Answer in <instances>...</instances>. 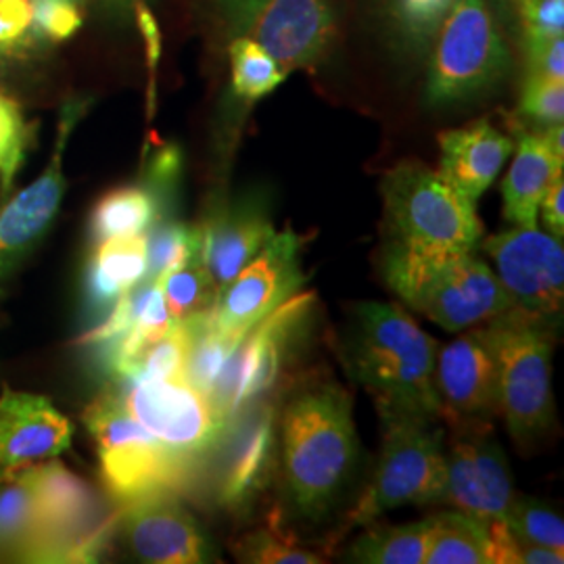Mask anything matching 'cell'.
<instances>
[{
	"label": "cell",
	"instance_id": "1",
	"mask_svg": "<svg viewBox=\"0 0 564 564\" xmlns=\"http://www.w3.org/2000/svg\"><path fill=\"white\" fill-rule=\"evenodd\" d=\"M437 341L398 303L356 305L345 360L379 412L431 414L444 421L435 389Z\"/></svg>",
	"mask_w": 564,
	"mask_h": 564
},
{
	"label": "cell",
	"instance_id": "2",
	"mask_svg": "<svg viewBox=\"0 0 564 564\" xmlns=\"http://www.w3.org/2000/svg\"><path fill=\"white\" fill-rule=\"evenodd\" d=\"M282 473L295 508L321 517L337 500L356 463L351 398L339 384L300 389L282 410Z\"/></svg>",
	"mask_w": 564,
	"mask_h": 564
},
{
	"label": "cell",
	"instance_id": "3",
	"mask_svg": "<svg viewBox=\"0 0 564 564\" xmlns=\"http://www.w3.org/2000/svg\"><path fill=\"white\" fill-rule=\"evenodd\" d=\"M384 251L440 258L477 251L484 224L470 202L440 170L408 160L384 174Z\"/></svg>",
	"mask_w": 564,
	"mask_h": 564
},
{
	"label": "cell",
	"instance_id": "4",
	"mask_svg": "<svg viewBox=\"0 0 564 564\" xmlns=\"http://www.w3.org/2000/svg\"><path fill=\"white\" fill-rule=\"evenodd\" d=\"M383 272L405 305L447 333L481 326L514 307L505 284L475 251L440 258L383 251Z\"/></svg>",
	"mask_w": 564,
	"mask_h": 564
},
{
	"label": "cell",
	"instance_id": "5",
	"mask_svg": "<svg viewBox=\"0 0 564 564\" xmlns=\"http://www.w3.org/2000/svg\"><path fill=\"white\" fill-rule=\"evenodd\" d=\"M101 464V479L118 508L151 496L186 491L197 464L184 460L158 442L123 405L120 391L109 389L84 412Z\"/></svg>",
	"mask_w": 564,
	"mask_h": 564
},
{
	"label": "cell",
	"instance_id": "6",
	"mask_svg": "<svg viewBox=\"0 0 564 564\" xmlns=\"http://www.w3.org/2000/svg\"><path fill=\"white\" fill-rule=\"evenodd\" d=\"M379 416L383 421L381 456L372 481L349 514V524L375 523L402 506L444 502V421L414 412H379Z\"/></svg>",
	"mask_w": 564,
	"mask_h": 564
},
{
	"label": "cell",
	"instance_id": "7",
	"mask_svg": "<svg viewBox=\"0 0 564 564\" xmlns=\"http://www.w3.org/2000/svg\"><path fill=\"white\" fill-rule=\"evenodd\" d=\"M512 55L489 0H454L429 53L424 101L433 107L477 99L505 80Z\"/></svg>",
	"mask_w": 564,
	"mask_h": 564
},
{
	"label": "cell",
	"instance_id": "8",
	"mask_svg": "<svg viewBox=\"0 0 564 564\" xmlns=\"http://www.w3.org/2000/svg\"><path fill=\"white\" fill-rule=\"evenodd\" d=\"M485 328L498 358L500 416L517 444L533 442L554 421L552 324L512 307Z\"/></svg>",
	"mask_w": 564,
	"mask_h": 564
},
{
	"label": "cell",
	"instance_id": "9",
	"mask_svg": "<svg viewBox=\"0 0 564 564\" xmlns=\"http://www.w3.org/2000/svg\"><path fill=\"white\" fill-rule=\"evenodd\" d=\"M36 540L30 563H93L109 542L120 510L107 512L97 489L53 460L34 466Z\"/></svg>",
	"mask_w": 564,
	"mask_h": 564
},
{
	"label": "cell",
	"instance_id": "10",
	"mask_svg": "<svg viewBox=\"0 0 564 564\" xmlns=\"http://www.w3.org/2000/svg\"><path fill=\"white\" fill-rule=\"evenodd\" d=\"M316 303V293H297L256 324L224 362L207 400L228 424L247 403L258 402L276 384L291 345Z\"/></svg>",
	"mask_w": 564,
	"mask_h": 564
},
{
	"label": "cell",
	"instance_id": "11",
	"mask_svg": "<svg viewBox=\"0 0 564 564\" xmlns=\"http://www.w3.org/2000/svg\"><path fill=\"white\" fill-rule=\"evenodd\" d=\"M120 393L126 410L184 460L199 464L218 447L226 423L207 395L182 377L132 381Z\"/></svg>",
	"mask_w": 564,
	"mask_h": 564
},
{
	"label": "cell",
	"instance_id": "12",
	"mask_svg": "<svg viewBox=\"0 0 564 564\" xmlns=\"http://www.w3.org/2000/svg\"><path fill=\"white\" fill-rule=\"evenodd\" d=\"M454 429L445 442L444 502L456 506L479 523H506L517 496L505 449L489 423H447Z\"/></svg>",
	"mask_w": 564,
	"mask_h": 564
},
{
	"label": "cell",
	"instance_id": "13",
	"mask_svg": "<svg viewBox=\"0 0 564 564\" xmlns=\"http://www.w3.org/2000/svg\"><path fill=\"white\" fill-rule=\"evenodd\" d=\"M303 284L302 237L284 228L218 291L214 318L224 333L241 341L268 314L302 293Z\"/></svg>",
	"mask_w": 564,
	"mask_h": 564
},
{
	"label": "cell",
	"instance_id": "14",
	"mask_svg": "<svg viewBox=\"0 0 564 564\" xmlns=\"http://www.w3.org/2000/svg\"><path fill=\"white\" fill-rule=\"evenodd\" d=\"M496 263V276L510 293L514 310L544 323H556L563 314V239L535 228L514 226L484 242Z\"/></svg>",
	"mask_w": 564,
	"mask_h": 564
},
{
	"label": "cell",
	"instance_id": "15",
	"mask_svg": "<svg viewBox=\"0 0 564 564\" xmlns=\"http://www.w3.org/2000/svg\"><path fill=\"white\" fill-rule=\"evenodd\" d=\"M216 473V498L235 517L247 514L268 489L279 456V419L274 403H247L226 424Z\"/></svg>",
	"mask_w": 564,
	"mask_h": 564
},
{
	"label": "cell",
	"instance_id": "16",
	"mask_svg": "<svg viewBox=\"0 0 564 564\" xmlns=\"http://www.w3.org/2000/svg\"><path fill=\"white\" fill-rule=\"evenodd\" d=\"M84 111V101L63 105L53 160L39 181L25 186L0 209V300L7 284L18 274L21 263L30 258L34 247L44 239L59 212L67 188L63 176V153Z\"/></svg>",
	"mask_w": 564,
	"mask_h": 564
},
{
	"label": "cell",
	"instance_id": "17",
	"mask_svg": "<svg viewBox=\"0 0 564 564\" xmlns=\"http://www.w3.org/2000/svg\"><path fill=\"white\" fill-rule=\"evenodd\" d=\"M435 389L444 423H491L500 416L498 358L485 324L440 347Z\"/></svg>",
	"mask_w": 564,
	"mask_h": 564
},
{
	"label": "cell",
	"instance_id": "18",
	"mask_svg": "<svg viewBox=\"0 0 564 564\" xmlns=\"http://www.w3.org/2000/svg\"><path fill=\"white\" fill-rule=\"evenodd\" d=\"M335 32L330 0H263L242 36L258 42L289 76L323 59Z\"/></svg>",
	"mask_w": 564,
	"mask_h": 564
},
{
	"label": "cell",
	"instance_id": "19",
	"mask_svg": "<svg viewBox=\"0 0 564 564\" xmlns=\"http://www.w3.org/2000/svg\"><path fill=\"white\" fill-rule=\"evenodd\" d=\"M123 538L142 563L199 564L216 552L178 496L162 494L120 510Z\"/></svg>",
	"mask_w": 564,
	"mask_h": 564
},
{
	"label": "cell",
	"instance_id": "20",
	"mask_svg": "<svg viewBox=\"0 0 564 564\" xmlns=\"http://www.w3.org/2000/svg\"><path fill=\"white\" fill-rule=\"evenodd\" d=\"M74 426L51 400L4 389L0 398V473L46 460L72 444Z\"/></svg>",
	"mask_w": 564,
	"mask_h": 564
},
{
	"label": "cell",
	"instance_id": "21",
	"mask_svg": "<svg viewBox=\"0 0 564 564\" xmlns=\"http://www.w3.org/2000/svg\"><path fill=\"white\" fill-rule=\"evenodd\" d=\"M202 260L218 291L251 262L274 237V226L256 202L223 203L199 226Z\"/></svg>",
	"mask_w": 564,
	"mask_h": 564
},
{
	"label": "cell",
	"instance_id": "22",
	"mask_svg": "<svg viewBox=\"0 0 564 564\" xmlns=\"http://www.w3.org/2000/svg\"><path fill=\"white\" fill-rule=\"evenodd\" d=\"M437 142L442 149V176L475 203L498 178L514 151V141L489 120L445 130Z\"/></svg>",
	"mask_w": 564,
	"mask_h": 564
},
{
	"label": "cell",
	"instance_id": "23",
	"mask_svg": "<svg viewBox=\"0 0 564 564\" xmlns=\"http://www.w3.org/2000/svg\"><path fill=\"white\" fill-rule=\"evenodd\" d=\"M514 160L502 184L505 218L521 228H535L540 205L550 184L563 176L564 163L545 147L538 130L519 128L514 142Z\"/></svg>",
	"mask_w": 564,
	"mask_h": 564
},
{
	"label": "cell",
	"instance_id": "24",
	"mask_svg": "<svg viewBox=\"0 0 564 564\" xmlns=\"http://www.w3.org/2000/svg\"><path fill=\"white\" fill-rule=\"evenodd\" d=\"M86 268L84 295L95 314H107L121 297L147 276L144 235L118 237L95 245Z\"/></svg>",
	"mask_w": 564,
	"mask_h": 564
},
{
	"label": "cell",
	"instance_id": "25",
	"mask_svg": "<svg viewBox=\"0 0 564 564\" xmlns=\"http://www.w3.org/2000/svg\"><path fill=\"white\" fill-rule=\"evenodd\" d=\"M167 203L149 184H128L105 193L95 205L88 235L93 245L118 237L144 235L153 224L165 218Z\"/></svg>",
	"mask_w": 564,
	"mask_h": 564
},
{
	"label": "cell",
	"instance_id": "26",
	"mask_svg": "<svg viewBox=\"0 0 564 564\" xmlns=\"http://www.w3.org/2000/svg\"><path fill=\"white\" fill-rule=\"evenodd\" d=\"M36 524L34 466L0 473V558L30 563Z\"/></svg>",
	"mask_w": 564,
	"mask_h": 564
},
{
	"label": "cell",
	"instance_id": "27",
	"mask_svg": "<svg viewBox=\"0 0 564 564\" xmlns=\"http://www.w3.org/2000/svg\"><path fill=\"white\" fill-rule=\"evenodd\" d=\"M424 564H496L489 527L460 510L433 517Z\"/></svg>",
	"mask_w": 564,
	"mask_h": 564
},
{
	"label": "cell",
	"instance_id": "28",
	"mask_svg": "<svg viewBox=\"0 0 564 564\" xmlns=\"http://www.w3.org/2000/svg\"><path fill=\"white\" fill-rule=\"evenodd\" d=\"M186 328V356L182 379L193 384L203 395L209 393L224 362L239 345V339L224 333L214 318V310L181 321Z\"/></svg>",
	"mask_w": 564,
	"mask_h": 564
},
{
	"label": "cell",
	"instance_id": "29",
	"mask_svg": "<svg viewBox=\"0 0 564 564\" xmlns=\"http://www.w3.org/2000/svg\"><path fill=\"white\" fill-rule=\"evenodd\" d=\"M454 0H377L391 42L408 57H426Z\"/></svg>",
	"mask_w": 564,
	"mask_h": 564
},
{
	"label": "cell",
	"instance_id": "30",
	"mask_svg": "<svg viewBox=\"0 0 564 564\" xmlns=\"http://www.w3.org/2000/svg\"><path fill=\"white\" fill-rule=\"evenodd\" d=\"M431 519L408 524H381L362 533L349 550V561L364 564H423Z\"/></svg>",
	"mask_w": 564,
	"mask_h": 564
},
{
	"label": "cell",
	"instance_id": "31",
	"mask_svg": "<svg viewBox=\"0 0 564 564\" xmlns=\"http://www.w3.org/2000/svg\"><path fill=\"white\" fill-rule=\"evenodd\" d=\"M158 281L174 323L214 310L218 300V284L203 263L202 253L165 272Z\"/></svg>",
	"mask_w": 564,
	"mask_h": 564
},
{
	"label": "cell",
	"instance_id": "32",
	"mask_svg": "<svg viewBox=\"0 0 564 564\" xmlns=\"http://www.w3.org/2000/svg\"><path fill=\"white\" fill-rule=\"evenodd\" d=\"M228 57L232 93L241 101H260L286 80L281 65L249 36H235L228 46Z\"/></svg>",
	"mask_w": 564,
	"mask_h": 564
},
{
	"label": "cell",
	"instance_id": "33",
	"mask_svg": "<svg viewBox=\"0 0 564 564\" xmlns=\"http://www.w3.org/2000/svg\"><path fill=\"white\" fill-rule=\"evenodd\" d=\"M147 241V276L160 279L165 272L202 253L199 226L191 228L178 220L162 218L149 228Z\"/></svg>",
	"mask_w": 564,
	"mask_h": 564
},
{
	"label": "cell",
	"instance_id": "34",
	"mask_svg": "<svg viewBox=\"0 0 564 564\" xmlns=\"http://www.w3.org/2000/svg\"><path fill=\"white\" fill-rule=\"evenodd\" d=\"M186 356V328L184 324L174 326L160 337L158 341L147 345L134 362L128 366L121 381H147V379H174L182 377Z\"/></svg>",
	"mask_w": 564,
	"mask_h": 564
},
{
	"label": "cell",
	"instance_id": "35",
	"mask_svg": "<svg viewBox=\"0 0 564 564\" xmlns=\"http://www.w3.org/2000/svg\"><path fill=\"white\" fill-rule=\"evenodd\" d=\"M505 524L517 538L564 554L563 519L538 500L514 496Z\"/></svg>",
	"mask_w": 564,
	"mask_h": 564
},
{
	"label": "cell",
	"instance_id": "36",
	"mask_svg": "<svg viewBox=\"0 0 564 564\" xmlns=\"http://www.w3.org/2000/svg\"><path fill=\"white\" fill-rule=\"evenodd\" d=\"M235 556L251 564H321L323 558L305 547L293 544L272 529H260L239 540Z\"/></svg>",
	"mask_w": 564,
	"mask_h": 564
},
{
	"label": "cell",
	"instance_id": "37",
	"mask_svg": "<svg viewBox=\"0 0 564 564\" xmlns=\"http://www.w3.org/2000/svg\"><path fill=\"white\" fill-rule=\"evenodd\" d=\"M32 128L23 121L20 105L0 90V176L2 197L9 193L30 144Z\"/></svg>",
	"mask_w": 564,
	"mask_h": 564
},
{
	"label": "cell",
	"instance_id": "38",
	"mask_svg": "<svg viewBox=\"0 0 564 564\" xmlns=\"http://www.w3.org/2000/svg\"><path fill=\"white\" fill-rule=\"evenodd\" d=\"M82 4L72 0H32L30 42L32 46L72 39L84 23Z\"/></svg>",
	"mask_w": 564,
	"mask_h": 564
},
{
	"label": "cell",
	"instance_id": "39",
	"mask_svg": "<svg viewBox=\"0 0 564 564\" xmlns=\"http://www.w3.org/2000/svg\"><path fill=\"white\" fill-rule=\"evenodd\" d=\"M514 11L521 21L524 53L563 39L564 0H521Z\"/></svg>",
	"mask_w": 564,
	"mask_h": 564
},
{
	"label": "cell",
	"instance_id": "40",
	"mask_svg": "<svg viewBox=\"0 0 564 564\" xmlns=\"http://www.w3.org/2000/svg\"><path fill=\"white\" fill-rule=\"evenodd\" d=\"M519 116L523 120L535 123L538 128L563 123L564 82L547 80L542 76L524 74Z\"/></svg>",
	"mask_w": 564,
	"mask_h": 564
},
{
	"label": "cell",
	"instance_id": "41",
	"mask_svg": "<svg viewBox=\"0 0 564 564\" xmlns=\"http://www.w3.org/2000/svg\"><path fill=\"white\" fill-rule=\"evenodd\" d=\"M32 0H0V59L34 48L30 42Z\"/></svg>",
	"mask_w": 564,
	"mask_h": 564
},
{
	"label": "cell",
	"instance_id": "42",
	"mask_svg": "<svg viewBox=\"0 0 564 564\" xmlns=\"http://www.w3.org/2000/svg\"><path fill=\"white\" fill-rule=\"evenodd\" d=\"M527 74L547 80L564 82V39L547 42L544 46L524 53Z\"/></svg>",
	"mask_w": 564,
	"mask_h": 564
},
{
	"label": "cell",
	"instance_id": "43",
	"mask_svg": "<svg viewBox=\"0 0 564 564\" xmlns=\"http://www.w3.org/2000/svg\"><path fill=\"white\" fill-rule=\"evenodd\" d=\"M263 0H214L218 15L223 18L228 34L242 36L249 21L258 13Z\"/></svg>",
	"mask_w": 564,
	"mask_h": 564
},
{
	"label": "cell",
	"instance_id": "44",
	"mask_svg": "<svg viewBox=\"0 0 564 564\" xmlns=\"http://www.w3.org/2000/svg\"><path fill=\"white\" fill-rule=\"evenodd\" d=\"M542 220L545 224V230L556 237L563 239L564 237V181L563 176L550 184L547 193L542 199Z\"/></svg>",
	"mask_w": 564,
	"mask_h": 564
},
{
	"label": "cell",
	"instance_id": "45",
	"mask_svg": "<svg viewBox=\"0 0 564 564\" xmlns=\"http://www.w3.org/2000/svg\"><path fill=\"white\" fill-rule=\"evenodd\" d=\"M512 533V531H510ZM514 538V556L517 564H561L564 563V554H558L545 545L533 544L521 540L512 533Z\"/></svg>",
	"mask_w": 564,
	"mask_h": 564
},
{
	"label": "cell",
	"instance_id": "46",
	"mask_svg": "<svg viewBox=\"0 0 564 564\" xmlns=\"http://www.w3.org/2000/svg\"><path fill=\"white\" fill-rule=\"evenodd\" d=\"M144 0H97V4H101L107 13L116 15V18H128L137 4H141Z\"/></svg>",
	"mask_w": 564,
	"mask_h": 564
},
{
	"label": "cell",
	"instance_id": "47",
	"mask_svg": "<svg viewBox=\"0 0 564 564\" xmlns=\"http://www.w3.org/2000/svg\"><path fill=\"white\" fill-rule=\"evenodd\" d=\"M502 2H505V4H508L510 9H514V7H517V4L521 2V0H502Z\"/></svg>",
	"mask_w": 564,
	"mask_h": 564
},
{
	"label": "cell",
	"instance_id": "48",
	"mask_svg": "<svg viewBox=\"0 0 564 564\" xmlns=\"http://www.w3.org/2000/svg\"><path fill=\"white\" fill-rule=\"evenodd\" d=\"M72 2H78V4H82V7H84V0H72Z\"/></svg>",
	"mask_w": 564,
	"mask_h": 564
}]
</instances>
